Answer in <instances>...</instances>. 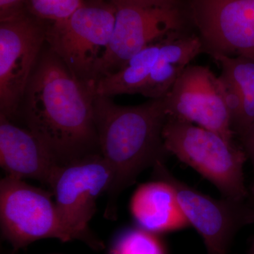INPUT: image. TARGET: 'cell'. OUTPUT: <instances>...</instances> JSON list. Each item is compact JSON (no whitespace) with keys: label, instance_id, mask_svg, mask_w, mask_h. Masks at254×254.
I'll use <instances>...</instances> for the list:
<instances>
[{"label":"cell","instance_id":"1","mask_svg":"<svg viewBox=\"0 0 254 254\" xmlns=\"http://www.w3.org/2000/svg\"><path fill=\"white\" fill-rule=\"evenodd\" d=\"M95 95L51 50L42 55L25 93L23 115L59 166L100 153Z\"/></svg>","mask_w":254,"mask_h":254},{"label":"cell","instance_id":"2","mask_svg":"<svg viewBox=\"0 0 254 254\" xmlns=\"http://www.w3.org/2000/svg\"><path fill=\"white\" fill-rule=\"evenodd\" d=\"M95 126L100 153L113 173L105 217L115 220L118 200L123 190L149 167L168 154L163 136L168 119L163 98L136 106H121L110 98H94Z\"/></svg>","mask_w":254,"mask_h":254},{"label":"cell","instance_id":"3","mask_svg":"<svg viewBox=\"0 0 254 254\" xmlns=\"http://www.w3.org/2000/svg\"><path fill=\"white\" fill-rule=\"evenodd\" d=\"M163 136L167 152L211 182L222 198L237 202L249 200L244 177L248 158L242 146L215 132L169 117Z\"/></svg>","mask_w":254,"mask_h":254},{"label":"cell","instance_id":"4","mask_svg":"<svg viewBox=\"0 0 254 254\" xmlns=\"http://www.w3.org/2000/svg\"><path fill=\"white\" fill-rule=\"evenodd\" d=\"M115 14V5L108 1L83 3L71 16L47 29L50 50L75 77L93 88L109 46Z\"/></svg>","mask_w":254,"mask_h":254},{"label":"cell","instance_id":"5","mask_svg":"<svg viewBox=\"0 0 254 254\" xmlns=\"http://www.w3.org/2000/svg\"><path fill=\"white\" fill-rule=\"evenodd\" d=\"M113 181L109 165L96 153L60 166L50 186L60 218L73 240L93 250H102L104 245L90 230L89 222L98 196L108 191Z\"/></svg>","mask_w":254,"mask_h":254},{"label":"cell","instance_id":"6","mask_svg":"<svg viewBox=\"0 0 254 254\" xmlns=\"http://www.w3.org/2000/svg\"><path fill=\"white\" fill-rule=\"evenodd\" d=\"M51 190L6 176L0 182V222L3 236L16 251L43 239L73 240L64 225Z\"/></svg>","mask_w":254,"mask_h":254},{"label":"cell","instance_id":"7","mask_svg":"<svg viewBox=\"0 0 254 254\" xmlns=\"http://www.w3.org/2000/svg\"><path fill=\"white\" fill-rule=\"evenodd\" d=\"M116 9L113 34L97 72L100 78L120 69L133 55L159 41L190 31V10L183 6L148 7L130 4H114ZM95 81V82H96Z\"/></svg>","mask_w":254,"mask_h":254},{"label":"cell","instance_id":"8","mask_svg":"<svg viewBox=\"0 0 254 254\" xmlns=\"http://www.w3.org/2000/svg\"><path fill=\"white\" fill-rule=\"evenodd\" d=\"M153 175L173 187L189 225L203 239L206 254H228L239 230L254 222V207L249 200L212 198L174 177L164 161L153 166Z\"/></svg>","mask_w":254,"mask_h":254},{"label":"cell","instance_id":"9","mask_svg":"<svg viewBox=\"0 0 254 254\" xmlns=\"http://www.w3.org/2000/svg\"><path fill=\"white\" fill-rule=\"evenodd\" d=\"M34 16V15H33ZM22 10L1 18L0 115L11 120L17 113L48 28Z\"/></svg>","mask_w":254,"mask_h":254},{"label":"cell","instance_id":"10","mask_svg":"<svg viewBox=\"0 0 254 254\" xmlns=\"http://www.w3.org/2000/svg\"><path fill=\"white\" fill-rule=\"evenodd\" d=\"M163 100L169 118L193 124L234 141L225 82L208 66L189 65Z\"/></svg>","mask_w":254,"mask_h":254},{"label":"cell","instance_id":"11","mask_svg":"<svg viewBox=\"0 0 254 254\" xmlns=\"http://www.w3.org/2000/svg\"><path fill=\"white\" fill-rule=\"evenodd\" d=\"M204 53L254 61V0H190Z\"/></svg>","mask_w":254,"mask_h":254},{"label":"cell","instance_id":"12","mask_svg":"<svg viewBox=\"0 0 254 254\" xmlns=\"http://www.w3.org/2000/svg\"><path fill=\"white\" fill-rule=\"evenodd\" d=\"M0 163L6 176L32 179L50 188L59 168L44 145L29 129L0 115Z\"/></svg>","mask_w":254,"mask_h":254},{"label":"cell","instance_id":"13","mask_svg":"<svg viewBox=\"0 0 254 254\" xmlns=\"http://www.w3.org/2000/svg\"><path fill=\"white\" fill-rule=\"evenodd\" d=\"M130 211L137 226L156 235L190 226L173 187L160 179L136 189L130 201Z\"/></svg>","mask_w":254,"mask_h":254},{"label":"cell","instance_id":"14","mask_svg":"<svg viewBox=\"0 0 254 254\" xmlns=\"http://www.w3.org/2000/svg\"><path fill=\"white\" fill-rule=\"evenodd\" d=\"M202 53L204 48L198 33L188 32L164 38L141 94L150 99L164 98L192 60Z\"/></svg>","mask_w":254,"mask_h":254},{"label":"cell","instance_id":"15","mask_svg":"<svg viewBox=\"0 0 254 254\" xmlns=\"http://www.w3.org/2000/svg\"><path fill=\"white\" fill-rule=\"evenodd\" d=\"M161 41L152 43L130 58L116 72L95 82V95L111 98L122 94H141L158 58Z\"/></svg>","mask_w":254,"mask_h":254},{"label":"cell","instance_id":"16","mask_svg":"<svg viewBox=\"0 0 254 254\" xmlns=\"http://www.w3.org/2000/svg\"><path fill=\"white\" fill-rule=\"evenodd\" d=\"M220 64L223 77L238 88L242 109L233 131L239 139L254 123V61L241 56L210 55Z\"/></svg>","mask_w":254,"mask_h":254},{"label":"cell","instance_id":"17","mask_svg":"<svg viewBox=\"0 0 254 254\" xmlns=\"http://www.w3.org/2000/svg\"><path fill=\"white\" fill-rule=\"evenodd\" d=\"M108 254H168V251L158 235L137 226L120 232Z\"/></svg>","mask_w":254,"mask_h":254},{"label":"cell","instance_id":"18","mask_svg":"<svg viewBox=\"0 0 254 254\" xmlns=\"http://www.w3.org/2000/svg\"><path fill=\"white\" fill-rule=\"evenodd\" d=\"M31 12L42 19L63 21L83 4V0H28Z\"/></svg>","mask_w":254,"mask_h":254},{"label":"cell","instance_id":"19","mask_svg":"<svg viewBox=\"0 0 254 254\" xmlns=\"http://www.w3.org/2000/svg\"><path fill=\"white\" fill-rule=\"evenodd\" d=\"M241 146L245 150L247 158H250L253 167L254 177L250 191L249 201L254 204V123L240 138Z\"/></svg>","mask_w":254,"mask_h":254},{"label":"cell","instance_id":"20","mask_svg":"<svg viewBox=\"0 0 254 254\" xmlns=\"http://www.w3.org/2000/svg\"><path fill=\"white\" fill-rule=\"evenodd\" d=\"M112 4H130L148 7L182 6V0H106Z\"/></svg>","mask_w":254,"mask_h":254},{"label":"cell","instance_id":"21","mask_svg":"<svg viewBox=\"0 0 254 254\" xmlns=\"http://www.w3.org/2000/svg\"><path fill=\"white\" fill-rule=\"evenodd\" d=\"M25 0H0L1 18L6 17L21 10V5Z\"/></svg>","mask_w":254,"mask_h":254},{"label":"cell","instance_id":"22","mask_svg":"<svg viewBox=\"0 0 254 254\" xmlns=\"http://www.w3.org/2000/svg\"><path fill=\"white\" fill-rule=\"evenodd\" d=\"M253 206L254 207V204ZM254 254V237L253 241H252V245H251L250 249L247 251V254Z\"/></svg>","mask_w":254,"mask_h":254}]
</instances>
